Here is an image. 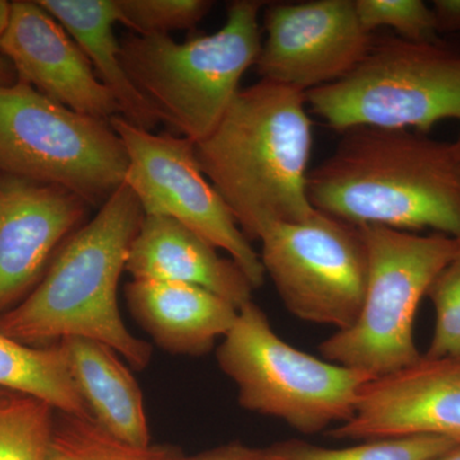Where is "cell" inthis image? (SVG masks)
Here are the masks:
<instances>
[{"label":"cell","mask_w":460,"mask_h":460,"mask_svg":"<svg viewBox=\"0 0 460 460\" xmlns=\"http://www.w3.org/2000/svg\"><path fill=\"white\" fill-rule=\"evenodd\" d=\"M456 144H458L459 150H460V135H459L458 140H456Z\"/></svg>","instance_id":"31"},{"label":"cell","mask_w":460,"mask_h":460,"mask_svg":"<svg viewBox=\"0 0 460 460\" xmlns=\"http://www.w3.org/2000/svg\"><path fill=\"white\" fill-rule=\"evenodd\" d=\"M174 445L124 443L93 419L57 411L48 460H181Z\"/></svg>","instance_id":"20"},{"label":"cell","mask_w":460,"mask_h":460,"mask_svg":"<svg viewBox=\"0 0 460 460\" xmlns=\"http://www.w3.org/2000/svg\"><path fill=\"white\" fill-rule=\"evenodd\" d=\"M434 304L436 321L429 358L460 357V252L441 270L428 295Z\"/></svg>","instance_id":"25"},{"label":"cell","mask_w":460,"mask_h":460,"mask_svg":"<svg viewBox=\"0 0 460 460\" xmlns=\"http://www.w3.org/2000/svg\"><path fill=\"white\" fill-rule=\"evenodd\" d=\"M109 123L126 146L129 166L124 183L137 196L144 214L183 224L211 246L226 251L253 289L261 287L266 275L261 259L199 169L195 144L144 131L122 115Z\"/></svg>","instance_id":"10"},{"label":"cell","mask_w":460,"mask_h":460,"mask_svg":"<svg viewBox=\"0 0 460 460\" xmlns=\"http://www.w3.org/2000/svg\"><path fill=\"white\" fill-rule=\"evenodd\" d=\"M263 29L255 65L261 80L304 93L349 74L375 40L359 22L354 0L271 3Z\"/></svg>","instance_id":"11"},{"label":"cell","mask_w":460,"mask_h":460,"mask_svg":"<svg viewBox=\"0 0 460 460\" xmlns=\"http://www.w3.org/2000/svg\"><path fill=\"white\" fill-rule=\"evenodd\" d=\"M0 53L13 66L18 81L65 107L102 120L120 115L114 96L65 27L38 2L12 3Z\"/></svg>","instance_id":"14"},{"label":"cell","mask_w":460,"mask_h":460,"mask_svg":"<svg viewBox=\"0 0 460 460\" xmlns=\"http://www.w3.org/2000/svg\"><path fill=\"white\" fill-rule=\"evenodd\" d=\"M272 447L279 460H434L460 443L438 436H408L366 441L343 449H329L302 440L281 441Z\"/></svg>","instance_id":"22"},{"label":"cell","mask_w":460,"mask_h":460,"mask_svg":"<svg viewBox=\"0 0 460 460\" xmlns=\"http://www.w3.org/2000/svg\"><path fill=\"white\" fill-rule=\"evenodd\" d=\"M144 217L137 196L124 183L60 246L35 289L0 317V332L31 347L72 337L93 339L135 370L146 368L153 347L124 325L117 298Z\"/></svg>","instance_id":"3"},{"label":"cell","mask_w":460,"mask_h":460,"mask_svg":"<svg viewBox=\"0 0 460 460\" xmlns=\"http://www.w3.org/2000/svg\"><path fill=\"white\" fill-rule=\"evenodd\" d=\"M359 228L368 256L362 310L350 328L323 341L320 352L326 361L381 377L422 358L414 343V316L432 281L460 252V241L440 233Z\"/></svg>","instance_id":"6"},{"label":"cell","mask_w":460,"mask_h":460,"mask_svg":"<svg viewBox=\"0 0 460 460\" xmlns=\"http://www.w3.org/2000/svg\"><path fill=\"white\" fill-rule=\"evenodd\" d=\"M58 345L91 419L124 443L150 445L144 395L119 354L87 338H66Z\"/></svg>","instance_id":"17"},{"label":"cell","mask_w":460,"mask_h":460,"mask_svg":"<svg viewBox=\"0 0 460 460\" xmlns=\"http://www.w3.org/2000/svg\"><path fill=\"white\" fill-rule=\"evenodd\" d=\"M314 210L356 226L432 229L460 241V150L411 129L359 126L308 172Z\"/></svg>","instance_id":"1"},{"label":"cell","mask_w":460,"mask_h":460,"mask_svg":"<svg viewBox=\"0 0 460 460\" xmlns=\"http://www.w3.org/2000/svg\"><path fill=\"white\" fill-rule=\"evenodd\" d=\"M181 460H279L274 447H253L241 443H230L206 450Z\"/></svg>","instance_id":"26"},{"label":"cell","mask_w":460,"mask_h":460,"mask_svg":"<svg viewBox=\"0 0 460 460\" xmlns=\"http://www.w3.org/2000/svg\"><path fill=\"white\" fill-rule=\"evenodd\" d=\"M354 8L367 32L389 27L402 40L429 42L440 39L434 12L422 0H354Z\"/></svg>","instance_id":"24"},{"label":"cell","mask_w":460,"mask_h":460,"mask_svg":"<svg viewBox=\"0 0 460 460\" xmlns=\"http://www.w3.org/2000/svg\"><path fill=\"white\" fill-rule=\"evenodd\" d=\"M305 95L311 111L341 133L370 126L426 135L441 120H460V45L375 38L349 74Z\"/></svg>","instance_id":"5"},{"label":"cell","mask_w":460,"mask_h":460,"mask_svg":"<svg viewBox=\"0 0 460 460\" xmlns=\"http://www.w3.org/2000/svg\"><path fill=\"white\" fill-rule=\"evenodd\" d=\"M434 460H460V447L456 449L450 450V452L443 454Z\"/></svg>","instance_id":"30"},{"label":"cell","mask_w":460,"mask_h":460,"mask_svg":"<svg viewBox=\"0 0 460 460\" xmlns=\"http://www.w3.org/2000/svg\"><path fill=\"white\" fill-rule=\"evenodd\" d=\"M133 319L166 352L199 357L234 325L238 308L204 288L133 280L124 288Z\"/></svg>","instance_id":"16"},{"label":"cell","mask_w":460,"mask_h":460,"mask_svg":"<svg viewBox=\"0 0 460 460\" xmlns=\"http://www.w3.org/2000/svg\"><path fill=\"white\" fill-rule=\"evenodd\" d=\"M339 440L438 436L460 443V357L422 358L362 387L352 419L329 431Z\"/></svg>","instance_id":"12"},{"label":"cell","mask_w":460,"mask_h":460,"mask_svg":"<svg viewBox=\"0 0 460 460\" xmlns=\"http://www.w3.org/2000/svg\"><path fill=\"white\" fill-rule=\"evenodd\" d=\"M56 414L40 399L0 390V460H48Z\"/></svg>","instance_id":"21"},{"label":"cell","mask_w":460,"mask_h":460,"mask_svg":"<svg viewBox=\"0 0 460 460\" xmlns=\"http://www.w3.org/2000/svg\"><path fill=\"white\" fill-rule=\"evenodd\" d=\"M16 71L8 59L0 56V89L18 83Z\"/></svg>","instance_id":"28"},{"label":"cell","mask_w":460,"mask_h":460,"mask_svg":"<svg viewBox=\"0 0 460 460\" xmlns=\"http://www.w3.org/2000/svg\"><path fill=\"white\" fill-rule=\"evenodd\" d=\"M129 159L111 123L77 113L22 81L0 89V172L62 187L100 206Z\"/></svg>","instance_id":"8"},{"label":"cell","mask_w":460,"mask_h":460,"mask_svg":"<svg viewBox=\"0 0 460 460\" xmlns=\"http://www.w3.org/2000/svg\"><path fill=\"white\" fill-rule=\"evenodd\" d=\"M217 359L238 386L241 407L284 420L302 434L352 419L362 387L376 378L296 349L252 301L238 308Z\"/></svg>","instance_id":"7"},{"label":"cell","mask_w":460,"mask_h":460,"mask_svg":"<svg viewBox=\"0 0 460 460\" xmlns=\"http://www.w3.org/2000/svg\"><path fill=\"white\" fill-rule=\"evenodd\" d=\"M12 3L0 0V40L7 31L9 20H11Z\"/></svg>","instance_id":"29"},{"label":"cell","mask_w":460,"mask_h":460,"mask_svg":"<svg viewBox=\"0 0 460 460\" xmlns=\"http://www.w3.org/2000/svg\"><path fill=\"white\" fill-rule=\"evenodd\" d=\"M0 390L40 399L59 413L91 419L58 344L31 347L0 332Z\"/></svg>","instance_id":"19"},{"label":"cell","mask_w":460,"mask_h":460,"mask_svg":"<svg viewBox=\"0 0 460 460\" xmlns=\"http://www.w3.org/2000/svg\"><path fill=\"white\" fill-rule=\"evenodd\" d=\"M118 22L138 35L192 29L213 8L210 0H114Z\"/></svg>","instance_id":"23"},{"label":"cell","mask_w":460,"mask_h":460,"mask_svg":"<svg viewBox=\"0 0 460 460\" xmlns=\"http://www.w3.org/2000/svg\"><path fill=\"white\" fill-rule=\"evenodd\" d=\"M263 270L290 314L350 328L361 313L368 256L361 228L316 210L302 223H274L260 235Z\"/></svg>","instance_id":"9"},{"label":"cell","mask_w":460,"mask_h":460,"mask_svg":"<svg viewBox=\"0 0 460 460\" xmlns=\"http://www.w3.org/2000/svg\"><path fill=\"white\" fill-rule=\"evenodd\" d=\"M83 49L93 71L114 96L120 115L133 126L153 132L162 114L129 80L114 35L118 22L114 0H38Z\"/></svg>","instance_id":"18"},{"label":"cell","mask_w":460,"mask_h":460,"mask_svg":"<svg viewBox=\"0 0 460 460\" xmlns=\"http://www.w3.org/2000/svg\"><path fill=\"white\" fill-rule=\"evenodd\" d=\"M265 4L235 0L219 31L181 44L169 35H129L119 42L122 65L136 89L193 144L214 132L241 91L242 77L256 65Z\"/></svg>","instance_id":"4"},{"label":"cell","mask_w":460,"mask_h":460,"mask_svg":"<svg viewBox=\"0 0 460 460\" xmlns=\"http://www.w3.org/2000/svg\"><path fill=\"white\" fill-rule=\"evenodd\" d=\"M126 271L133 280L171 281L204 288L242 307L253 288L233 260L177 220L145 215L133 239Z\"/></svg>","instance_id":"15"},{"label":"cell","mask_w":460,"mask_h":460,"mask_svg":"<svg viewBox=\"0 0 460 460\" xmlns=\"http://www.w3.org/2000/svg\"><path fill=\"white\" fill-rule=\"evenodd\" d=\"M87 206L62 187L0 172V317L40 283Z\"/></svg>","instance_id":"13"},{"label":"cell","mask_w":460,"mask_h":460,"mask_svg":"<svg viewBox=\"0 0 460 460\" xmlns=\"http://www.w3.org/2000/svg\"><path fill=\"white\" fill-rule=\"evenodd\" d=\"M311 146L305 93L261 80L239 91L195 154L251 242L270 224L302 223L316 213L307 196Z\"/></svg>","instance_id":"2"},{"label":"cell","mask_w":460,"mask_h":460,"mask_svg":"<svg viewBox=\"0 0 460 460\" xmlns=\"http://www.w3.org/2000/svg\"><path fill=\"white\" fill-rule=\"evenodd\" d=\"M431 8L438 35L460 32V0H435Z\"/></svg>","instance_id":"27"}]
</instances>
